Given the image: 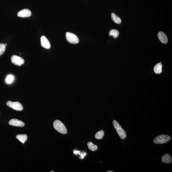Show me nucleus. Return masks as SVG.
<instances>
[{
  "instance_id": "15",
  "label": "nucleus",
  "mask_w": 172,
  "mask_h": 172,
  "mask_svg": "<svg viewBox=\"0 0 172 172\" xmlns=\"http://www.w3.org/2000/svg\"><path fill=\"white\" fill-rule=\"evenodd\" d=\"M105 133L103 130H101L95 134V138L98 140H101L103 137Z\"/></svg>"
},
{
  "instance_id": "21",
  "label": "nucleus",
  "mask_w": 172,
  "mask_h": 172,
  "mask_svg": "<svg viewBox=\"0 0 172 172\" xmlns=\"http://www.w3.org/2000/svg\"><path fill=\"white\" fill-rule=\"evenodd\" d=\"M73 153L75 154H79L80 155V152L79 151H77V150H74L73 152Z\"/></svg>"
},
{
  "instance_id": "4",
  "label": "nucleus",
  "mask_w": 172,
  "mask_h": 172,
  "mask_svg": "<svg viewBox=\"0 0 172 172\" xmlns=\"http://www.w3.org/2000/svg\"><path fill=\"white\" fill-rule=\"evenodd\" d=\"M6 105L8 106L11 107L14 110L21 111L23 110V107L20 103L18 102H13L9 101L6 103Z\"/></svg>"
},
{
  "instance_id": "17",
  "label": "nucleus",
  "mask_w": 172,
  "mask_h": 172,
  "mask_svg": "<svg viewBox=\"0 0 172 172\" xmlns=\"http://www.w3.org/2000/svg\"><path fill=\"white\" fill-rule=\"evenodd\" d=\"M119 33L117 30L112 29L110 31L109 35L110 36H113L114 38H116L119 35Z\"/></svg>"
},
{
  "instance_id": "18",
  "label": "nucleus",
  "mask_w": 172,
  "mask_h": 172,
  "mask_svg": "<svg viewBox=\"0 0 172 172\" xmlns=\"http://www.w3.org/2000/svg\"><path fill=\"white\" fill-rule=\"evenodd\" d=\"M14 79V77L12 75H8L6 78V83L8 84H11L13 81Z\"/></svg>"
},
{
  "instance_id": "10",
  "label": "nucleus",
  "mask_w": 172,
  "mask_h": 172,
  "mask_svg": "<svg viewBox=\"0 0 172 172\" xmlns=\"http://www.w3.org/2000/svg\"><path fill=\"white\" fill-rule=\"evenodd\" d=\"M158 37L162 42L164 44L167 43L168 39L166 35L163 32H160L158 34Z\"/></svg>"
},
{
  "instance_id": "3",
  "label": "nucleus",
  "mask_w": 172,
  "mask_h": 172,
  "mask_svg": "<svg viewBox=\"0 0 172 172\" xmlns=\"http://www.w3.org/2000/svg\"><path fill=\"white\" fill-rule=\"evenodd\" d=\"M171 138L169 135H161L157 136L154 139L153 142L155 144H162L166 143L171 140Z\"/></svg>"
},
{
  "instance_id": "12",
  "label": "nucleus",
  "mask_w": 172,
  "mask_h": 172,
  "mask_svg": "<svg viewBox=\"0 0 172 172\" xmlns=\"http://www.w3.org/2000/svg\"><path fill=\"white\" fill-rule=\"evenodd\" d=\"M162 65L161 64V62L158 63L155 66L154 68V71L155 73L159 74L162 72Z\"/></svg>"
},
{
  "instance_id": "1",
  "label": "nucleus",
  "mask_w": 172,
  "mask_h": 172,
  "mask_svg": "<svg viewBox=\"0 0 172 172\" xmlns=\"http://www.w3.org/2000/svg\"><path fill=\"white\" fill-rule=\"evenodd\" d=\"M53 126L55 129L59 132L63 134L67 133V130L66 127L61 121L56 120L53 123Z\"/></svg>"
},
{
  "instance_id": "19",
  "label": "nucleus",
  "mask_w": 172,
  "mask_h": 172,
  "mask_svg": "<svg viewBox=\"0 0 172 172\" xmlns=\"http://www.w3.org/2000/svg\"><path fill=\"white\" fill-rule=\"evenodd\" d=\"M6 45L5 44L0 43V56L2 55L6 50Z\"/></svg>"
},
{
  "instance_id": "5",
  "label": "nucleus",
  "mask_w": 172,
  "mask_h": 172,
  "mask_svg": "<svg viewBox=\"0 0 172 172\" xmlns=\"http://www.w3.org/2000/svg\"><path fill=\"white\" fill-rule=\"evenodd\" d=\"M66 39L71 44H76L79 42V40L76 35L70 32H67L66 34Z\"/></svg>"
},
{
  "instance_id": "2",
  "label": "nucleus",
  "mask_w": 172,
  "mask_h": 172,
  "mask_svg": "<svg viewBox=\"0 0 172 172\" xmlns=\"http://www.w3.org/2000/svg\"><path fill=\"white\" fill-rule=\"evenodd\" d=\"M113 124L115 129L121 138L122 139H126L127 136L126 133L120 125L118 122L115 120H114L113 121Z\"/></svg>"
},
{
  "instance_id": "7",
  "label": "nucleus",
  "mask_w": 172,
  "mask_h": 172,
  "mask_svg": "<svg viewBox=\"0 0 172 172\" xmlns=\"http://www.w3.org/2000/svg\"><path fill=\"white\" fill-rule=\"evenodd\" d=\"M9 124L10 125L18 127H23L25 126L24 122L16 119L10 120L9 122Z\"/></svg>"
},
{
  "instance_id": "9",
  "label": "nucleus",
  "mask_w": 172,
  "mask_h": 172,
  "mask_svg": "<svg viewBox=\"0 0 172 172\" xmlns=\"http://www.w3.org/2000/svg\"><path fill=\"white\" fill-rule=\"evenodd\" d=\"M41 45L43 47L46 49H50L51 47L50 43L45 36H41Z\"/></svg>"
},
{
  "instance_id": "8",
  "label": "nucleus",
  "mask_w": 172,
  "mask_h": 172,
  "mask_svg": "<svg viewBox=\"0 0 172 172\" xmlns=\"http://www.w3.org/2000/svg\"><path fill=\"white\" fill-rule=\"evenodd\" d=\"M31 12L29 10L27 9H23L18 13V16L22 18L28 17L31 16Z\"/></svg>"
},
{
  "instance_id": "22",
  "label": "nucleus",
  "mask_w": 172,
  "mask_h": 172,
  "mask_svg": "<svg viewBox=\"0 0 172 172\" xmlns=\"http://www.w3.org/2000/svg\"><path fill=\"white\" fill-rule=\"evenodd\" d=\"M107 172H113V171H111V170H109V171H107Z\"/></svg>"
},
{
  "instance_id": "23",
  "label": "nucleus",
  "mask_w": 172,
  "mask_h": 172,
  "mask_svg": "<svg viewBox=\"0 0 172 172\" xmlns=\"http://www.w3.org/2000/svg\"><path fill=\"white\" fill-rule=\"evenodd\" d=\"M51 172H54V171H51Z\"/></svg>"
},
{
  "instance_id": "13",
  "label": "nucleus",
  "mask_w": 172,
  "mask_h": 172,
  "mask_svg": "<svg viewBox=\"0 0 172 172\" xmlns=\"http://www.w3.org/2000/svg\"><path fill=\"white\" fill-rule=\"evenodd\" d=\"M16 138L19 140L21 142L24 144L28 139V136L25 134L18 135L16 136Z\"/></svg>"
},
{
  "instance_id": "11",
  "label": "nucleus",
  "mask_w": 172,
  "mask_h": 172,
  "mask_svg": "<svg viewBox=\"0 0 172 172\" xmlns=\"http://www.w3.org/2000/svg\"><path fill=\"white\" fill-rule=\"evenodd\" d=\"M162 160L163 162L167 164H170L172 162L171 156L168 154L164 155L163 156Z\"/></svg>"
},
{
  "instance_id": "16",
  "label": "nucleus",
  "mask_w": 172,
  "mask_h": 172,
  "mask_svg": "<svg viewBox=\"0 0 172 172\" xmlns=\"http://www.w3.org/2000/svg\"><path fill=\"white\" fill-rule=\"evenodd\" d=\"M87 146L88 148L92 151H95L98 149V146L94 144L91 142H89L87 143Z\"/></svg>"
},
{
  "instance_id": "6",
  "label": "nucleus",
  "mask_w": 172,
  "mask_h": 172,
  "mask_svg": "<svg viewBox=\"0 0 172 172\" xmlns=\"http://www.w3.org/2000/svg\"><path fill=\"white\" fill-rule=\"evenodd\" d=\"M11 61L14 64L20 66L24 63V59L21 57L16 55L13 56L11 57Z\"/></svg>"
},
{
  "instance_id": "20",
  "label": "nucleus",
  "mask_w": 172,
  "mask_h": 172,
  "mask_svg": "<svg viewBox=\"0 0 172 172\" xmlns=\"http://www.w3.org/2000/svg\"><path fill=\"white\" fill-rule=\"evenodd\" d=\"M80 158L81 159H83L84 158V156L86 155V153H85L83 154L80 153Z\"/></svg>"
},
{
  "instance_id": "14",
  "label": "nucleus",
  "mask_w": 172,
  "mask_h": 172,
  "mask_svg": "<svg viewBox=\"0 0 172 172\" xmlns=\"http://www.w3.org/2000/svg\"><path fill=\"white\" fill-rule=\"evenodd\" d=\"M111 18L112 19L115 23L117 24H121L122 22L121 18L117 16L114 13H112L111 14Z\"/></svg>"
}]
</instances>
